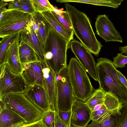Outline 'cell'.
<instances>
[{"label": "cell", "instance_id": "8", "mask_svg": "<svg viewBox=\"0 0 127 127\" xmlns=\"http://www.w3.org/2000/svg\"><path fill=\"white\" fill-rule=\"evenodd\" d=\"M0 67V99L9 94L24 93L28 86L22 74L13 73L6 63Z\"/></svg>", "mask_w": 127, "mask_h": 127}, {"label": "cell", "instance_id": "29", "mask_svg": "<svg viewBox=\"0 0 127 127\" xmlns=\"http://www.w3.org/2000/svg\"><path fill=\"white\" fill-rule=\"evenodd\" d=\"M56 112V111L51 110L44 112L41 120L46 127H55Z\"/></svg>", "mask_w": 127, "mask_h": 127}, {"label": "cell", "instance_id": "22", "mask_svg": "<svg viewBox=\"0 0 127 127\" xmlns=\"http://www.w3.org/2000/svg\"><path fill=\"white\" fill-rule=\"evenodd\" d=\"M20 32H17L5 36L0 42V67L6 64L7 50L9 45L20 36Z\"/></svg>", "mask_w": 127, "mask_h": 127}, {"label": "cell", "instance_id": "13", "mask_svg": "<svg viewBox=\"0 0 127 127\" xmlns=\"http://www.w3.org/2000/svg\"><path fill=\"white\" fill-rule=\"evenodd\" d=\"M21 74L28 86L35 84L44 87V76L41 61L22 65Z\"/></svg>", "mask_w": 127, "mask_h": 127}, {"label": "cell", "instance_id": "28", "mask_svg": "<svg viewBox=\"0 0 127 127\" xmlns=\"http://www.w3.org/2000/svg\"><path fill=\"white\" fill-rule=\"evenodd\" d=\"M118 114H117L109 109L104 103L99 109L92 111L91 118L92 120L96 121L105 115H117Z\"/></svg>", "mask_w": 127, "mask_h": 127}, {"label": "cell", "instance_id": "9", "mask_svg": "<svg viewBox=\"0 0 127 127\" xmlns=\"http://www.w3.org/2000/svg\"><path fill=\"white\" fill-rule=\"evenodd\" d=\"M70 48L81 65L94 80L98 81L95 63L91 53L80 42L73 39Z\"/></svg>", "mask_w": 127, "mask_h": 127}, {"label": "cell", "instance_id": "15", "mask_svg": "<svg viewBox=\"0 0 127 127\" xmlns=\"http://www.w3.org/2000/svg\"><path fill=\"white\" fill-rule=\"evenodd\" d=\"M20 41L24 42L31 48L40 60L45 61L44 49L33 29L31 22L25 29L20 32Z\"/></svg>", "mask_w": 127, "mask_h": 127}, {"label": "cell", "instance_id": "17", "mask_svg": "<svg viewBox=\"0 0 127 127\" xmlns=\"http://www.w3.org/2000/svg\"><path fill=\"white\" fill-rule=\"evenodd\" d=\"M20 36L10 44L7 50L6 64L14 73L21 74L22 65L20 58L19 46Z\"/></svg>", "mask_w": 127, "mask_h": 127}, {"label": "cell", "instance_id": "2", "mask_svg": "<svg viewBox=\"0 0 127 127\" xmlns=\"http://www.w3.org/2000/svg\"><path fill=\"white\" fill-rule=\"evenodd\" d=\"M96 63L99 88L105 93L110 92L118 98L123 106L127 105V89L118 79L117 69L112 62L106 58H100Z\"/></svg>", "mask_w": 127, "mask_h": 127}, {"label": "cell", "instance_id": "39", "mask_svg": "<svg viewBox=\"0 0 127 127\" xmlns=\"http://www.w3.org/2000/svg\"><path fill=\"white\" fill-rule=\"evenodd\" d=\"M70 127H74V126H71Z\"/></svg>", "mask_w": 127, "mask_h": 127}, {"label": "cell", "instance_id": "27", "mask_svg": "<svg viewBox=\"0 0 127 127\" xmlns=\"http://www.w3.org/2000/svg\"><path fill=\"white\" fill-rule=\"evenodd\" d=\"M53 11L58 20L65 28L73 31L70 20L66 10L64 11L61 9H58L55 8Z\"/></svg>", "mask_w": 127, "mask_h": 127}, {"label": "cell", "instance_id": "26", "mask_svg": "<svg viewBox=\"0 0 127 127\" xmlns=\"http://www.w3.org/2000/svg\"><path fill=\"white\" fill-rule=\"evenodd\" d=\"M30 1L33 9L37 13L53 11L55 8L48 0H30Z\"/></svg>", "mask_w": 127, "mask_h": 127}, {"label": "cell", "instance_id": "37", "mask_svg": "<svg viewBox=\"0 0 127 127\" xmlns=\"http://www.w3.org/2000/svg\"><path fill=\"white\" fill-rule=\"evenodd\" d=\"M119 50L121 53L124 54L127 56V45L120 47Z\"/></svg>", "mask_w": 127, "mask_h": 127}, {"label": "cell", "instance_id": "20", "mask_svg": "<svg viewBox=\"0 0 127 127\" xmlns=\"http://www.w3.org/2000/svg\"><path fill=\"white\" fill-rule=\"evenodd\" d=\"M19 54L22 65L40 60L35 51L24 42L20 41L19 46Z\"/></svg>", "mask_w": 127, "mask_h": 127}, {"label": "cell", "instance_id": "35", "mask_svg": "<svg viewBox=\"0 0 127 127\" xmlns=\"http://www.w3.org/2000/svg\"><path fill=\"white\" fill-rule=\"evenodd\" d=\"M55 127H68L60 119L56 111L55 115Z\"/></svg>", "mask_w": 127, "mask_h": 127}, {"label": "cell", "instance_id": "11", "mask_svg": "<svg viewBox=\"0 0 127 127\" xmlns=\"http://www.w3.org/2000/svg\"><path fill=\"white\" fill-rule=\"evenodd\" d=\"M24 94L30 101L43 112L50 110L47 94L44 87L32 84L28 86Z\"/></svg>", "mask_w": 127, "mask_h": 127}, {"label": "cell", "instance_id": "3", "mask_svg": "<svg viewBox=\"0 0 127 127\" xmlns=\"http://www.w3.org/2000/svg\"><path fill=\"white\" fill-rule=\"evenodd\" d=\"M47 49L44 53L45 61L56 73L67 67V51L70 48L69 42L51 25L46 40Z\"/></svg>", "mask_w": 127, "mask_h": 127}, {"label": "cell", "instance_id": "18", "mask_svg": "<svg viewBox=\"0 0 127 127\" xmlns=\"http://www.w3.org/2000/svg\"><path fill=\"white\" fill-rule=\"evenodd\" d=\"M26 123L25 121L19 115L0 106V127H19Z\"/></svg>", "mask_w": 127, "mask_h": 127}, {"label": "cell", "instance_id": "33", "mask_svg": "<svg viewBox=\"0 0 127 127\" xmlns=\"http://www.w3.org/2000/svg\"><path fill=\"white\" fill-rule=\"evenodd\" d=\"M7 2H4L2 0H0V20L3 17L5 14L7 12L9 9H7L6 6L8 5Z\"/></svg>", "mask_w": 127, "mask_h": 127}, {"label": "cell", "instance_id": "38", "mask_svg": "<svg viewBox=\"0 0 127 127\" xmlns=\"http://www.w3.org/2000/svg\"><path fill=\"white\" fill-rule=\"evenodd\" d=\"M104 104V102L95 105L94 109L93 111H95L99 109Z\"/></svg>", "mask_w": 127, "mask_h": 127}, {"label": "cell", "instance_id": "16", "mask_svg": "<svg viewBox=\"0 0 127 127\" xmlns=\"http://www.w3.org/2000/svg\"><path fill=\"white\" fill-rule=\"evenodd\" d=\"M32 16V28L44 49L45 53L47 49L48 30L51 25L39 13L36 12Z\"/></svg>", "mask_w": 127, "mask_h": 127}, {"label": "cell", "instance_id": "5", "mask_svg": "<svg viewBox=\"0 0 127 127\" xmlns=\"http://www.w3.org/2000/svg\"><path fill=\"white\" fill-rule=\"evenodd\" d=\"M67 69L75 98L85 102L93 93V88L87 72L74 58L70 60Z\"/></svg>", "mask_w": 127, "mask_h": 127}, {"label": "cell", "instance_id": "30", "mask_svg": "<svg viewBox=\"0 0 127 127\" xmlns=\"http://www.w3.org/2000/svg\"><path fill=\"white\" fill-rule=\"evenodd\" d=\"M113 64L116 68L125 67L127 63V56L123 55L122 53H118L117 56L113 58Z\"/></svg>", "mask_w": 127, "mask_h": 127}, {"label": "cell", "instance_id": "6", "mask_svg": "<svg viewBox=\"0 0 127 127\" xmlns=\"http://www.w3.org/2000/svg\"><path fill=\"white\" fill-rule=\"evenodd\" d=\"M56 94L55 109L58 111L71 110L75 98L68 76L67 67L56 74Z\"/></svg>", "mask_w": 127, "mask_h": 127}, {"label": "cell", "instance_id": "36", "mask_svg": "<svg viewBox=\"0 0 127 127\" xmlns=\"http://www.w3.org/2000/svg\"><path fill=\"white\" fill-rule=\"evenodd\" d=\"M116 73L119 81L127 89V80L125 76L120 71L117 69Z\"/></svg>", "mask_w": 127, "mask_h": 127}, {"label": "cell", "instance_id": "25", "mask_svg": "<svg viewBox=\"0 0 127 127\" xmlns=\"http://www.w3.org/2000/svg\"><path fill=\"white\" fill-rule=\"evenodd\" d=\"M105 93L100 88L95 90L85 102L93 111L95 106L104 102Z\"/></svg>", "mask_w": 127, "mask_h": 127}, {"label": "cell", "instance_id": "19", "mask_svg": "<svg viewBox=\"0 0 127 127\" xmlns=\"http://www.w3.org/2000/svg\"><path fill=\"white\" fill-rule=\"evenodd\" d=\"M51 26L69 42L73 39L74 32L65 28L58 20L53 11H47L39 13Z\"/></svg>", "mask_w": 127, "mask_h": 127}, {"label": "cell", "instance_id": "31", "mask_svg": "<svg viewBox=\"0 0 127 127\" xmlns=\"http://www.w3.org/2000/svg\"><path fill=\"white\" fill-rule=\"evenodd\" d=\"M57 112L61 120L68 127H70L71 126V110L65 111H58Z\"/></svg>", "mask_w": 127, "mask_h": 127}, {"label": "cell", "instance_id": "10", "mask_svg": "<svg viewBox=\"0 0 127 127\" xmlns=\"http://www.w3.org/2000/svg\"><path fill=\"white\" fill-rule=\"evenodd\" d=\"M95 26L97 34L106 42L112 41L121 43L123 41L120 33L106 14L97 15Z\"/></svg>", "mask_w": 127, "mask_h": 127}, {"label": "cell", "instance_id": "7", "mask_svg": "<svg viewBox=\"0 0 127 127\" xmlns=\"http://www.w3.org/2000/svg\"><path fill=\"white\" fill-rule=\"evenodd\" d=\"M31 15L15 10H9L0 20V37L25 29L31 23Z\"/></svg>", "mask_w": 127, "mask_h": 127}, {"label": "cell", "instance_id": "1", "mask_svg": "<svg viewBox=\"0 0 127 127\" xmlns=\"http://www.w3.org/2000/svg\"><path fill=\"white\" fill-rule=\"evenodd\" d=\"M64 5L74 34L91 53L98 56L103 45L96 39L89 17L68 2L65 3Z\"/></svg>", "mask_w": 127, "mask_h": 127}, {"label": "cell", "instance_id": "34", "mask_svg": "<svg viewBox=\"0 0 127 127\" xmlns=\"http://www.w3.org/2000/svg\"><path fill=\"white\" fill-rule=\"evenodd\" d=\"M19 127H46L42 123L41 120L31 123L24 124Z\"/></svg>", "mask_w": 127, "mask_h": 127}, {"label": "cell", "instance_id": "32", "mask_svg": "<svg viewBox=\"0 0 127 127\" xmlns=\"http://www.w3.org/2000/svg\"><path fill=\"white\" fill-rule=\"evenodd\" d=\"M121 118L117 127H127V105L123 106Z\"/></svg>", "mask_w": 127, "mask_h": 127}, {"label": "cell", "instance_id": "14", "mask_svg": "<svg viewBox=\"0 0 127 127\" xmlns=\"http://www.w3.org/2000/svg\"><path fill=\"white\" fill-rule=\"evenodd\" d=\"M41 61L44 76V88L47 94L50 110L56 111V73L49 66L45 61Z\"/></svg>", "mask_w": 127, "mask_h": 127}, {"label": "cell", "instance_id": "21", "mask_svg": "<svg viewBox=\"0 0 127 127\" xmlns=\"http://www.w3.org/2000/svg\"><path fill=\"white\" fill-rule=\"evenodd\" d=\"M121 114L117 115H105L96 121L92 120L86 127H117L121 117Z\"/></svg>", "mask_w": 127, "mask_h": 127}, {"label": "cell", "instance_id": "23", "mask_svg": "<svg viewBox=\"0 0 127 127\" xmlns=\"http://www.w3.org/2000/svg\"><path fill=\"white\" fill-rule=\"evenodd\" d=\"M8 9L26 13L32 16L36 12L32 6L30 0H12L8 3Z\"/></svg>", "mask_w": 127, "mask_h": 127}, {"label": "cell", "instance_id": "24", "mask_svg": "<svg viewBox=\"0 0 127 127\" xmlns=\"http://www.w3.org/2000/svg\"><path fill=\"white\" fill-rule=\"evenodd\" d=\"M59 3L76 2L85 3L97 6H104L117 8L118 5L116 4L115 0H56Z\"/></svg>", "mask_w": 127, "mask_h": 127}, {"label": "cell", "instance_id": "12", "mask_svg": "<svg viewBox=\"0 0 127 127\" xmlns=\"http://www.w3.org/2000/svg\"><path fill=\"white\" fill-rule=\"evenodd\" d=\"M71 125L75 127H86L92 120V111L85 103L76 98L71 109Z\"/></svg>", "mask_w": 127, "mask_h": 127}, {"label": "cell", "instance_id": "4", "mask_svg": "<svg viewBox=\"0 0 127 127\" xmlns=\"http://www.w3.org/2000/svg\"><path fill=\"white\" fill-rule=\"evenodd\" d=\"M0 106L3 107L22 118L26 123H31L41 119L44 112L36 106L24 93H12L0 99Z\"/></svg>", "mask_w": 127, "mask_h": 127}]
</instances>
